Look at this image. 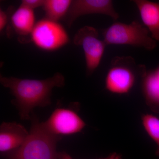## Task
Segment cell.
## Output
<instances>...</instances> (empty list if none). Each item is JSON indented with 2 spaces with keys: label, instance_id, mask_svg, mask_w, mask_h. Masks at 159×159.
I'll return each instance as SVG.
<instances>
[{
  "label": "cell",
  "instance_id": "9a60e30c",
  "mask_svg": "<svg viewBox=\"0 0 159 159\" xmlns=\"http://www.w3.org/2000/svg\"><path fill=\"white\" fill-rule=\"evenodd\" d=\"M45 0H23L20 5L34 10L39 7H43Z\"/></svg>",
  "mask_w": 159,
  "mask_h": 159
},
{
  "label": "cell",
  "instance_id": "7a4b0ae2",
  "mask_svg": "<svg viewBox=\"0 0 159 159\" xmlns=\"http://www.w3.org/2000/svg\"><path fill=\"white\" fill-rule=\"evenodd\" d=\"M29 137L22 145L9 153V159H59L56 150L61 137L49 133L32 113Z\"/></svg>",
  "mask_w": 159,
  "mask_h": 159
},
{
  "label": "cell",
  "instance_id": "3957f363",
  "mask_svg": "<svg viewBox=\"0 0 159 159\" xmlns=\"http://www.w3.org/2000/svg\"><path fill=\"white\" fill-rule=\"evenodd\" d=\"M147 72L144 65L137 64L130 56L116 57L111 62L106 76V89L114 94L128 93L134 85L137 76Z\"/></svg>",
  "mask_w": 159,
  "mask_h": 159
},
{
  "label": "cell",
  "instance_id": "e0dca14e",
  "mask_svg": "<svg viewBox=\"0 0 159 159\" xmlns=\"http://www.w3.org/2000/svg\"><path fill=\"white\" fill-rule=\"evenodd\" d=\"M100 159H122V156L117 152H113L109 156L104 158Z\"/></svg>",
  "mask_w": 159,
  "mask_h": 159
},
{
  "label": "cell",
  "instance_id": "277c9868",
  "mask_svg": "<svg viewBox=\"0 0 159 159\" xmlns=\"http://www.w3.org/2000/svg\"><path fill=\"white\" fill-rule=\"evenodd\" d=\"M103 41L107 46L125 45L144 48L152 51L157 42L149 35V31L136 20L130 24L115 22L102 31Z\"/></svg>",
  "mask_w": 159,
  "mask_h": 159
},
{
  "label": "cell",
  "instance_id": "52a82bcc",
  "mask_svg": "<svg viewBox=\"0 0 159 159\" xmlns=\"http://www.w3.org/2000/svg\"><path fill=\"white\" fill-rule=\"evenodd\" d=\"M46 131L54 135H71L80 132L85 122L76 112L68 108H57L45 122H41Z\"/></svg>",
  "mask_w": 159,
  "mask_h": 159
},
{
  "label": "cell",
  "instance_id": "ba28073f",
  "mask_svg": "<svg viewBox=\"0 0 159 159\" xmlns=\"http://www.w3.org/2000/svg\"><path fill=\"white\" fill-rule=\"evenodd\" d=\"M93 14L105 15L114 20L119 17V14L114 9L112 1L74 0L66 16L67 25L70 27L78 17Z\"/></svg>",
  "mask_w": 159,
  "mask_h": 159
},
{
  "label": "cell",
  "instance_id": "30bf717a",
  "mask_svg": "<svg viewBox=\"0 0 159 159\" xmlns=\"http://www.w3.org/2000/svg\"><path fill=\"white\" fill-rule=\"evenodd\" d=\"M141 19L151 33V37L159 41V2L147 0H134Z\"/></svg>",
  "mask_w": 159,
  "mask_h": 159
},
{
  "label": "cell",
  "instance_id": "7c38bea8",
  "mask_svg": "<svg viewBox=\"0 0 159 159\" xmlns=\"http://www.w3.org/2000/svg\"><path fill=\"white\" fill-rule=\"evenodd\" d=\"M12 28L20 36L31 35L35 25L34 10L20 5L10 17Z\"/></svg>",
  "mask_w": 159,
  "mask_h": 159
},
{
  "label": "cell",
  "instance_id": "5bb4252c",
  "mask_svg": "<svg viewBox=\"0 0 159 159\" xmlns=\"http://www.w3.org/2000/svg\"><path fill=\"white\" fill-rule=\"evenodd\" d=\"M142 125L149 136L157 145L156 154L159 157V119L151 114H144L142 116Z\"/></svg>",
  "mask_w": 159,
  "mask_h": 159
},
{
  "label": "cell",
  "instance_id": "2e32d148",
  "mask_svg": "<svg viewBox=\"0 0 159 159\" xmlns=\"http://www.w3.org/2000/svg\"><path fill=\"white\" fill-rule=\"evenodd\" d=\"M2 9H0V31L2 32L8 24L9 20V14Z\"/></svg>",
  "mask_w": 159,
  "mask_h": 159
},
{
  "label": "cell",
  "instance_id": "6da1fadb",
  "mask_svg": "<svg viewBox=\"0 0 159 159\" xmlns=\"http://www.w3.org/2000/svg\"><path fill=\"white\" fill-rule=\"evenodd\" d=\"M0 82L4 87L9 89L14 96L11 102L18 111L21 119L28 120H31L35 107L51 105L52 90L54 87H63L65 78L60 73L44 80L21 79L1 75Z\"/></svg>",
  "mask_w": 159,
  "mask_h": 159
},
{
  "label": "cell",
  "instance_id": "5b68a950",
  "mask_svg": "<svg viewBox=\"0 0 159 159\" xmlns=\"http://www.w3.org/2000/svg\"><path fill=\"white\" fill-rule=\"evenodd\" d=\"M30 37L36 47L48 51H56L70 41L68 34L63 26L58 21L46 17L36 23Z\"/></svg>",
  "mask_w": 159,
  "mask_h": 159
},
{
  "label": "cell",
  "instance_id": "ac0fdd59",
  "mask_svg": "<svg viewBox=\"0 0 159 159\" xmlns=\"http://www.w3.org/2000/svg\"><path fill=\"white\" fill-rule=\"evenodd\" d=\"M59 159H72L70 155L65 152H58Z\"/></svg>",
  "mask_w": 159,
  "mask_h": 159
},
{
  "label": "cell",
  "instance_id": "9c48e42d",
  "mask_svg": "<svg viewBox=\"0 0 159 159\" xmlns=\"http://www.w3.org/2000/svg\"><path fill=\"white\" fill-rule=\"evenodd\" d=\"M29 134L23 125L15 122H3L0 125V152L11 153L20 147Z\"/></svg>",
  "mask_w": 159,
  "mask_h": 159
},
{
  "label": "cell",
  "instance_id": "4fadbf2b",
  "mask_svg": "<svg viewBox=\"0 0 159 159\" xmlns=\"http://www.w3.org/2000/svg\"><path fill=\"white\" fill-rule=\"evenodd\" d=\"M72 2L71 0H45L43 8L46 18L58 22L66 16Z\"/></svg>",
  "mask_w": 159,
  "mask_h": 159
},
{
  "label": "cell",
  "instance_id": "8992f818",
  "mask_svg": "<svg viewBox=\"0 0 159 159\" xmlns=\"http://www.w3.org/2000/svg\"><path fill=\"white\" fill-rule=\"evenodd\" d=\"M74 44L82 47L85 56L86 74L90 76L99 66L107 45L99 38L97 29L92 26L80 28L74 35Z\"/></svg>",
  "mask_w": 159,
  "mask_h": 159
},
{
  "label": "cell",
  "instance_id": "8fae6325",
  "mask_svg": "<svg viewBox=\"0 0 159 159\" xmlns=\"http://www.w3.org/2000/svg\"><path fill=\"white\" fill-rule=\"evenodd\" d=\"M142 91L147 105L159 112V67L147 71L142 77Z\"/></svg>",
  "mask_w": 159,
  "mask_h": 159
}]
</instances>
